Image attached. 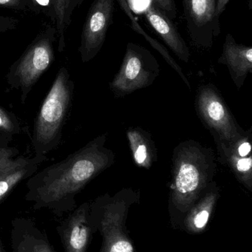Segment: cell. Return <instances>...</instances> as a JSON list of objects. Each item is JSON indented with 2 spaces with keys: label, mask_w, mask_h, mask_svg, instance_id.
Returning a JSON list of instances; mask_svg holds the SVG:
<instances>
[{
  "label": "cell",
  "mask_w": 252,
  "mask_h": 252,
  "mask_svg": "<svg viewBox=\"0 0 252 252\" xmlns=\"http://www.w3.org/2000/svg\"><path fill=\"white\" fill-rule=\"evenodd\" d=\"M118 1L119 2L121 8H123V10H124V13L129 16L130 20H131V25L133 29L137 31V32H139V33H140L141 35H143V36L146 38V41L150 44V45L152 46L155 50H156L157 51L159 52L160 54H161V56H163V58L165 59L167 63H168V64L170 65V66H171L175 71L177 72V73L180 75L181 79L183 80V81H184L185 84L187 85L188 88H189V90H191L190 83H189V80H188L187 78L185 76L181 67H180V66L178 64L177 62L173 59V58L172 57L171 55L170 54L167 49L164 46H163L162 44H160V43L158 42V41H157L156 40L154 39L152 37L148 35L146 33V32H144V31H143L142 27L138 24V22H136V19L133 17V15L132 14L130 6L127 4V2L126 0H118Z\"/></svg>",
  "instance_id": "cell-18"
},
{
  "label": "cell",
  "mask_w": 252,
  "mask_h": 252,
  "mask_svg": "<svg viewBox=\"0 0 252 252\" xmlns=\"http://www.w3.org/2000/svg\"><path fill=\"white\" fill-rule=\"evenodd\" d=\"M216 4L217 0H186L183 2L188 32L197 47L211 48L214 38L220 35Z\"/></svg>",
  "instance_id": "cell-8"
},
{
  "label": "cell",
  "mask_w": 252,
  "mask_h": 252,
  "mask_svg": "<svg viewBox=\"0 0 252 252\" xmlns=\"http://www.w3.org/2000/svg\"><path fill=\"white\" fill-rule=\"evenodd\" d=\"M4 23H7V21L1 22V19H0V31H2L3 30H6V28H7V25H5Z\"/></svg>",
  "instance_id": "cell-28"
},
{
  "label": "cell",
  "mask_w": 252,
  "mask_h": 252,
  "mask_svg": "<svg viewBox=\"0 0 252 252\" xmlns=\"http://www.w3.org/2000/svg\"><path fill=\"white\" fill-rule=\"evenodd\" d=\"M0 252H4V246H3L2 241L0 240Z\"/></svg>",
  "instance_id": "cell-29"
},
{
  "label": "cell",
  "mask_w": 252,
  "mask_h": 252,
  "mask_svg": "<svg viewBox=\"0 0 252 252\" xmlns=\"http://www.w3.org/2000/svg\"><path fill=\"white\" fill-rule=\"evenodd\" d=\"M47 160V156H34L26 165L0 179V204L19 183L35 174L38 170V165Z\"/></svg>",
  "instance_id": "cell-17"
},
{
  "label": "cell",
  "mask_w": 252,
  "mask_h": 252,
  "mask_svg": "<svg viewBox=\"0 0 252 252\" xmlns=\"http://www.w3.org/2000/svg\"><path fill=\"white\" fill-rule=\"evenodd\" d=\"M219 198L220 189L217 182L213 181L183 219V226L188 233L195 235L205 231Z\"/></svg>",
  "instance_id": "cell-15"
},
{
  "label": "cell",
  "mask_w": 252,
  "mask_h": 252,
  "mask_svg": "<svg viewBox=\"0 0 252 252\" xmlns=\"http://www.w3.org/2000/svg\"><path fill=\"white\" fill-rule=\"evenodd\" d=\"M31 158H26L24 157H17L14 158L0 161V179L15 170L26 165L31 161Z\"/></svg>",
  "instance_id": "cell-21"
},
{
  "label": "cell",
  "mask_w": 252,
  "mask_h": 252,
  "mask_svg": "<svg viewBox=\"0 0 252 252\" xmlns=\"http://www.w3.org/2000/svg\"><path fill=\"white\" fill-rule=\"evenodd\" d=\"M159 73V63L152 53L143 46L130 42L109 89L115 97H124L152 85Z\"/></svg>",
  "instance_id": "cell-6"
},
{
  "label": "cell",
  "mask_w": 252,
  "mask_h": 252,
  "mask_svg": "<svg viewBox=\"0 0 252 252\" xmlns=\"http://www.w3.org/2000/svg\"><path fill=\"white\" fill-rule=\"evenodd\" d=\"M106 141V133L100 135L28 178L25 201L33 203L34 210L47 209L58 218L73 211L75 196L115 162V154L105 147Z\"/></svg>",
  "instance_id": "cell-1"
},
{
  "label": "cell",
  "mask_w": 252,
  "mask_h": 252,
  "mask_svg": "<svg viewBox=\"0 0 252 252\" xmlns=\"http://www.w3.org/2000/svg\"><path fill=\"white\" fill-rule=\"evenodd\" d=\"M11 139L0 133V161L14 158L19 155V150L10 145Z\"/></svg>",
  "instance_id": "cell-22"
},
{
  "label": "cell",
  "mask_w": 252,
  "mask_h": 252,
  "mask_svg": "<svg viewBox=\"0 0 252 252\" xmlns=\"http://www.w3.org/2000/svg\"><path fill=\"white\" fill-rule=\"evenodd\" d=\"M34 4H38L40 6H43V7H46L48 6L50 3V0H31Z\"/></svg>",
  "instance_id": "cell-27"
},
{
  "label": "cell",
  "mask_w": 252,
  "mask_h": 252,
  "mask_svg": "<svg viewBox=\"0 0 252 252\" xmlns=\"http://www.w3.org/2000/svg\"><path fill=\"white\" fill-rule=\"evenodd\" d=\"M217 62L227 66L232 81L241 89L248 75L252 73V46L238 44L232 34L228 33Z\"/></svg>",
  "instance_id": "cell-13"
},
{
  "label": "cell",
  "mask_w": 252,
  "mask_h": 252,
  "mask_svg": "<svg viewBox=\"0 0 252 252\" xmlns=\"http://www.w3.org/2000/svg\"><path fill=\"white\" fill-rule=\"evenodd\" d=\"M115 0H94L81 33L79 50L81 61L87 63L94 59L105 44L107 32L113 16Z\"/></svg>",
  "instance_id": "cell-9"
},
{
  "label": "cell",
  "mask_w": 252,
  "mask_h": 252,
  "mask_svg": "<svg viewBox=\"0 0 252 252\" xmlns=\"http://www.w3.org/2000/svg\"><path fill=\"white\" fill-rule=\"evenodd\" d=\"M50 1L53 5L54 20L56 25V32L59 36L58 51L61 53L63 51L65 47V32L67 29L66 23H65L66 0H50Z\"/></svg>",
  "instance_id": "cell-19"
},
{
  "label": "cell",
  "mask_w": 252,
  "mask_h": 252,
  "mask_svg": "<svg viewBox=\"0 0 252 252\" xmlns=\"http://www.w3.org/2000/svg\"><path fill=\"white\" fill-rule=\"evenodd\" d=\"M217 172L212 148L193 139L183 141L173 151L169 210L172 219L184 218L211 183Z\"/></svg>",
  "instance_id": "cell-2"
},
{
  "label": "cell",
  "mask_w": 252,
  "mask_h": 252,
  "mask_svg": "<svg viewBox=\"0 0 252 252\" xmlns=\"http://www.w3.org/2000/svg\"><path fill=\"white\" fill-rule=\"evenodd\" d=\"M135 164L149 170L158 159L156 147L149 132L140 127H129L126 132Z\"/></svg>",
  "instance_id": "cell-16"
},
{
  "label": "cell",
  "mask_w": 252,
  "mask_h": 252,
  "mask_svg": "<svg viewBox=\"0 0 252 252\" xmlns=\"http://www.w3.org/2000/svg\"><path fill=\"white\" fill-rule=\"evenodd\" d=\"M230 0H217L216 4V15L217 17L220 18V15L224 12L226 5Z\"/></svg>",
  "instance_id": "cell-25"
},
{
  "label": "cell",
  "mask_w": 252,
  "mask_h": 252,
  "mask_svg": "<svg viewBox=\"0 0 252 252\" xmlns=\"http://www.w3.org/2000/svg\"><path fill=\"white\" fill-rule=\"evenodd\" d=\"M195 103L198 118L214 139L232 140L245 131L238 125L214 84L201 86L197 92Z\"/></svg>",
  "instance_id": "cell-7"
},
{
  "label": "cell",
  "mask_w": 252,
  "mask_h": 252,
  "mask_svg": "<svg viewBox=\"0 0 252 252\" xmlns=\"http://www.w3.org/2000/svg\"><path fill=\"white\" fill-rule=\"evenodd\" d=\"M54 41L53 32L39 35L12 64L6 75L7 84L20 91L23 104L41 75L54 62Z\"/></svg>",
  "instance_id": "cell-5"
},
{
  "label": "cell",
  "mask_w": 252,
  "mask_h": 252,
  "mask_svg": "<svg viewBox=\"0 0 252 252\" xmlns=\"http://www.w3.org/2000/svg\"><path fill=\"white\" fill-rule=\"evenodd\" d=\"M10 245L13 252H56L46 232L30 218L12 220Z\"/></svg>",
  "instance_id": "cell-12"
},
{
  "label": "cell",
  "mask_w": 252,
  "mask_h": 252,
  "mask_svg": "<svg viewBox=\"0 0 252 252\" xmlns=\"http://www.w3.org/2000/svg\"><path fill=\"white\" fill-rule=\"evenodd\" d=\"M151 1L171 20L176 17L177 8L174 0H152Z\"/></svg>",
  "instance_id": "cell-23"
},
{
  "label": "cell",
  "mask_w": 252,
  "mask_h": 252,
  "mask_svg": "<svg viewBox=\"0 0 252 252\" xmlns=\"http://www.w3.org/2000/svg\"><path fill=\"white\" fill-rule=\"evenodd\" d=\"M144 14L149 25L170 47V50L180 60L188 63L191 55L189 47L171 19L152 1L145 8Z\"/></svg>",
  "instance_id": "cell-14"
},
{
  "label": "cell",
  "mask_w": 252,
  "mask_h": 252,
  "mask_svg": "<svg viewBox=\"0 0 252 252\" xmlns=\"http://www.w3.org/2000/svg\"><path fill=\"white\" fill-rule=\"evenodd\" d=\"M19 4V0H0V5L15 6Z\"/></svg>",
  "instance_id": "cell-26"
},
{
  "label": "cell",
  "mask_w": 252,
  "mask_h": 252,
  "mask_svg": "<svg viewBox=\"0 0 252 252\" xmlns=\"http://www.w3.org/2000/svg\"><path fill=\"white\" fill-rule=\"evenodd\" d=\"M140 201V192L123 188L113 196L100 195L90 203L89 221L92 232H99L102 244L99 252H136L126 227L129 210Z\"/></svg>",
  "instance_id": "cell-3"
},
{
  "label": "cell",
  "mask_w": 252,
  "mask_h": 252,
  "mask_svg": "<svg viewBox=\"0 0 252 252\" xmlns=\"http://www.w3.org/2000/svg\"><path fill=\"white\" fill-rule=\"evenodd\" d=\"M252 127L232 140L214 139L217 158L229 167L235 179L252 192Z\"/></svg>",
  "instance_id": "cell-10"
},
{
  "label": "cell",
  "mask_w": 252,
  "mask_h": 252,
  "mask_svg": "<svg viewBox=\"0 0 252 252\" xmlns=\"http://www.w3.org/2000/svg\"><path fill=\"white\" fill-rule=\"evenodd\" d=\"M186 1V0H183V3L185 2V1Z\"/></svg>",
  "instance_id": "cell-30"
},
{
  "label": "cell",
  "mask_w": 252,
  "mask_h": 252,
  "mask_svg": "<svg viewBox=\"0 0 252 252\" xmlns=\"http://www.w3.org/2000/svg\"><path fill=\"white\" fill-rule=\"evenodd\" d=\"M74 88L69 71L62 66L58 71L34 121L31 142L36 157L47 155L60 144Z\"/></svg>",
  "instance_id": "cell-4"
},
{
  "label": "cell",
  "mask_w": 252,
  "mask_h": 252,
  "mask_svg": "<svg viewBox=\"0 0 252 252\" xmlns=\"http://www.w3.org/2000/svg\"><path fill=\"white\" fill-rule=\"evenodd\" d=\"M89 215L90 202L83 203L56 227L65 252H87L93 235Z\"/></svg>",
  "instance_id": "cell-11"
},
{
  "label": "cell",
  "mask_w": 252,
  "mask_h": 252,
  "mask_svg": "<svg viewBox=\"0 0 252 252\" xmlns=\"http://www.w3.org/2000/svg\"><path fill=\"white\" fill-rule=\"evenodd\" d=\"M20 132V124L16 115L0 106V133L13 140V136Z\"/></svg>",
  "instance_id": "cell-20"
},
{
  "label": "cell",
  "mask_w": 252,
  "mask_h": 252,
  "mask_svg": "<svg viewBox=\"0 0 252 252\" xmlns=\"http://www.w3.org/2000/svg\"><path fill=\"white\" fill-rule=\"evenodd\" d=\"M83 0H66L65 3V10H66V16H65V23H66V28L71 22V16L73 11L74 8L77 5H79L82 2Z\"/></svg>",
  "instance_id": "cell-24"
}]
</instances>
